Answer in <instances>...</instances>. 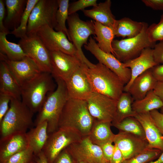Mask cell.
I'll list each match as a JSON object with an SVG mask.
<instances>
[{"label": "cell", "mask_w": 163, "mask_h": 163, "mask_svg": "<svg viewBox=\"0 0 163 163\" xmlns=\"http://www.w3.org/2000/svg\"><path fill=\"white\" fill-rule=\"evenodd\" d=\"M95 32L94 39L99 48L103 51L114 56L112 43L115 36L112 28L94 21Z\"/></svg>", "instance_id": "f1b7e54d"}, {"label": "cell", "mask_w": 163, "mask_h": 163, "mask_svg": "<svg viewBox=\"0 0 163 163\" xmlns=\"http://www.w3.org/2000/svg\"><path fill=\"white\" fill-rule=\"evenodd\" d=\"M78 163H88L84 161H81L78 162Z\"/></svg>", "instance_id": "11a10c76"}, {"label": "cell", "mask_w": 163, "mask_h": 163, "mask_svg": "<svg viewBox=\"0 0 163 163\" xmlns=\"http://www.w3.org/2000/svg\"><path fill=\"white\" fill-rule=\"evenodd\" d=\"M162 151L155 149H148L134 156L124 160L122 163H149L157 159Z\"/></svg>", "instance_id": "d590c367"}, {"label": "cell", "mask_w": 163, "mask_h": 163, "mask_svg": "<svg viewBox=\"0 0 163 163\" xmlns=\"http://www.w3.org/2000/svg\"><path fill=\"white\" fill-rule=\"evenodd\" d=\"M0 92L21 100V86L13 77L4 61L0 62Z\"/></svg>", "instance_id": "cb8c5ba5"}, {"label": "cell", "mask_w": 163, "mask_h": 163, "mask_svg": "<svg viewBox=\"0 0 163 163\" xmlns=\"http://www.w3.org/2000/svg\"><path fill=\"white\" fill-rule=\"evenodd\" d=\"M36 34L50 52L59 51L77 56L75 48L63 32L56 31L46 25L38 29Z\"/></svg>", "instance_id": "7c38bea8"}, {"label": "cell", "mask_w": 163, "mask_h": 163, "mask_svg": "<svg viewBox=\"0 0 163 163\" xmlns=\"http://www.w3.org/2000/svg\"><path fill=\"white\" fill-rule=\"evenodd\" d=\"M163 107V102L153 90L149 92L142 99L134 101L132 105L133 109L136 114L149 112Z\"/></svg>", "instance_id": "4dcf8cb0"}, {"label": "cell", "mask_w": 163, "mask_h": 163, "mask_svg": "<svg viewBox=\"0 0 163 163\" xmlns=\"http://www.w3.org/2000/svg\"><path fill=\"white\" fill-rule=\"evenodd\" d=\"M0 60L5 63L21 86L42 72L34 61L28 56L20 61H14L9 59L0 53Z\"/></svg>", "instance_id": "2e32d148"}, {"label": "cell", "mask_w": 163, "mask_h": 163, "mask_svg": "<svg viewBox=\"0 0 163 163\" xmlns=\"http://www.w3.org/2000/svg\"><path fill=\"white\" fill-rule=\"evenodd\" d=\"M83 137L77 131L67 128H59L49 134L42 150L48 163H51L63 150L80 141Z\"/></svg>", "instance_id": "9c48e42d"}, {"label": "cell", "mask_w": 163, "mask_h": 163, "mask_svg": "<svg viewBox=\"0 0 163 163\" xmlns=\"http://www.w3.org/2000/svg\"><path fill=\"white\" fill-rule=\"evenodd\" d=\"M160 112L161 113L163 114V107L160 108Z\"/></svg>", "instance_id": "f5cc1de1"}, {"label": "cell", "mask_w": 163, "mask_h": 163, "mask_svg": "<svg viewBox=\"0 0 163 163\" xmlns=\"http://www.w3.org/2000/svg\"><path fill=\"white\" fill-rule=\"evenodd\" d=\"M113 126L119 131L130 133L147 139L143 126L134 117L125 118L120 122Z\"/></svg>", "instance_id": "d6a6232c"}, {"label": "cell", "mask_w": 163, "mask_h": 163, "mask_svg": "<svg viewBox=\"0 0 163 163\" xmlns=\"http://www.w3.org/2000/svg\"><path fill=\"white\" fill-rule=\"evenodd\" d=\"M151 69L154 76L157 81H163V64L156 66Z\"/></svg>", "instance_id": "c3c4849f"}, {"label": "cell", "mask_w": 163, "mask_h": 163, "mask_svg": "<svg viewBox=\"0 0 163 163\" xmlns=\"http://www.w3.org/2000/svg\"><path fill=\"white\" fill-rule=\"evenodd\" d=\"M134 117L141 123L144 129L150 149L163 150V136L154 122L150 112L137 114Z\"/></svg>", "instance_id": "44dd1931"}, {"label": "cell", "mask_w": 163, "mask_h": 163, "mask_svg": "<svg viewBox=\"0 0 163 163\" xmlns=\"http://www.w3.org/2000/svg\"><path fill=\"white\" fill-rule=\"evenodd\" d=\"M7 35L6 33L0 32V53L14 61H20L28 56L18 44L7 40Z\"/></svg>", "instance_id": "1f68e13d"}, {"label": "cell", "mask_w": 163, "mask_h": 163, "mask_svg": "<svg viewBox=\"0 0 163 163\" xmlns=\"http://www.w3.org/2000/svg\"><path fill=\"white\" fill-rule=\"evenodd\" d=\"M35 161L37 163H48L46 156L42 151L39 153L34 155Z\"/></svg>", "instance_id": "f907efd6"}, {"label": "cell", "mask_w": 163, "mask_h": 163, "mask_svg": "<svg viewBox=\"0 0 163 163\" xmlns=\"http://www.w3.org/2000/svg\"><path fill=\"white\" fill-rule=\"evenodd\" d=\"M111 122L95 120L88 136L94 144L100 147L108 142H113L115 135L112 131Z\"/></svg>", "instance_id": "4316f807"}, {"label": "cell", "mask_w": 163, "mask_h": 163, "mask_svg": "<svg viewBox=\"0 0 163 163\" xmlns=\"http://www.w3.org/2000/svg\"><path fill=\"white\" fill-rule=\"evenodd\" d=\"M82 66L93 92L118 100L125 84L117 74L99 62L91 68Z\"/></svg>", "instance_id": "6da1fadb"}, {"label": "cell", "mask_w": 163, "mask_h": 163, "mask_svg": "<svg viewBox=\"0 0 163 163\" xmlns=\"http://www.w3.org/2000/svg\"></svg>", "instance_id": "6f0895ef"}, {"label": "cell", "mask_w": 163, "mask_h": 163, "mask_svg": "<svg viewBox=\"0 0 163 163\" xmlns=\"http://www.w3.org/2000/svg\"><path fill=\"white\" fill-rule=\"evenodd\" d=\"M28 147L26 133H16L1 138L0 163H2L13 155Z\"/></svg>", "instance_id": "ffe728a7"}, {"label": "cell", "mask_w": 163, "mask_h": 163, "mask_svg": "<svg viewBox=\"0 0 163 163\" xmlns=\"http://www.w3.org/2000/svg\"><path fill=\"white\" fill-rule=\"evenodd\" d=\"M69 41L72 42L77 51V56L82 63L90 68L95 64L90 62L84 55L82 47L87 43L91 35L95 36L94 22L92 20H82L76 13L69 15L67 20Z\"/></svg>", "instance_id": "8992f818"}, {"label": "cell", "mask_w": 163, "mask_h": 163, "mask_svg": "<svg viewBox=\"0 0 163 163\" xmlns=\"http://www.w3.org/2000/svg\"><path fill=\"white\" fill-rule=\"evenodd\" d=\"M147 7L154 10L163 11V0H142Z\"/></svg>", "instance_id": "bcb514c9"}, {"label": "cell", "mask_w": 163, "mask_h": 163, "mask_svg": "<svg viewBox=\"0 0 163 163\" xmlns=\"http://www.w3.org/2000/svg\"><path fill=\"white\" fill-rule=\"evenodd\" d=\"M11 98L7 94L0 92V122L9 109L8 104Z\"/></svg>", "instance_id": "ab89813d"}, {"label": "cell", "mask_w": 163, "mask_h": 163, "mask_svg": "<svg viewBox=\"0 0 163 163\" xmlns=\"http://www.w3.org/2000/svg\"><path fill=\"white\" fill-rule=\"evenodd\" d=\"M5 1L0 0V32L10 34L9 30L5 27L4 24L5 14Z\"/></svg>", "instance_id": "f6af8a7d"}, {"label": "cell", "mask_w": 163, "mask_h": 163, "mask_svg": "<svg viewBox=\"0 0 163 163\" xmlns=\"http://www.w3.org/2000/svg\"><path fill=\"white\" fill-rule=\"evenodd\" d=\"M105 163H111L110 162V161H108V162H106Z\"/></svg>", "instance_id": "9f6ffc18"}, {"label": "cell", "mask_w": 163, "mask_h": 163, "mask_svg": "<svg viewBox=\"0 0 163 163\" xmlns=\"http://www.w3.org/2000/svg\"><path fill=\"white\" fill-rule=\"evenodd\" d=\"M113 142L121 151L124 160L149 148L147 139L122 131L115 134Z\"/></svg>", "instance_id": "e0dca14e"}, {"label": "cell", "mask_w": 163, "mask_h": 163, "mask_svg": "<svg viewBox=\"0 0 163 163\" xmlns=\"http://www.w3.org/2000/svg\"><path fill=\"white\" fill-rule=\"evenodd\" d=\"M101 63L117 74L125 85L130 81L131 76L130 69L124 66L123 62L111 53H105L101 50L94 39L90 37L87 43L84 45Z\"/></svg>", "instance_id": "8fae6325"}, {"label": "cell", "mask_w": 163, "mask_h": 163, "mask_svg": "<svg viewBox=\"0 0 163 163\" xmlns=\"http://www.w3.org/2000/svg\"><path fill=\"white\" fill-rule=\"evenodd\" d=\"M144 22H139L125 17L115 21L112 29L115 36L131 38L136 36L141 31Z\"/></svg>", "instance_id": "83f0119b"}, {"label": "cell", "mask_w": 163, "mask_h": 163, "mask_svg": "<svg viewBox=\"0 0 163 163\" xmlns=\"http://www.w3.org/2000/svg\"><path fill=\"white\" fill-rule=\"evenodd\" d=\"M18 44L24 52L32 59L42 72L51 73L50 51L36 34L20 39Z\"/></svg>", "instance_id": "30bf717a"}, {"label": "cell", "mask_w": 163, "mask_h": 163, "mask_svg": "<svg viewBox=\"0 0 163 163\" xmlns=\"http://www.w3.org/2000/svg\"><path fill=\"white\" fill-rule=\"evenodd\" d=\"M111 5V0H107L97 4L91 9L82 11L86 16L112 29L116 20L112 13Z\"/></svg>", "instance_id": "603a6c76"}, {"label": "cell", "mask_w": 163, "mask_h": 163, "mask_svg": "<svg viewBox=\"0 0 163 163\" xmlns=\"http://www.w3.org/2000/svg\"><path fill=\"white\" fill-rule=\"evenodd\" d=\"M153 90L163 102V81H157Z\"/></svg>", "instance_id": "681fc988"}, {"label": "cell", "mask_w": 163, "mask_h": 163, "mask_svg": "<svg viewBox=\"0 0 163 163\" xmlns=\"http://www.w3.org/2000/svg\"><path fill=\"white\" fill-rule=\"evenodd\" d=\"M39 0H27L26 8L22 16L19 26L10 34L17 38H22L27 35V28L31 12Z\"/></svg>", "instance_id": "e575fe53"}, {"label": "cell", "mask_w": 163, "mask_h": 163, "mask_svg": "<svg viewBox=\"0 0 163 163\" xmlns=\"http://www.w3.org/2000/svg\"><path fill=\"white\" fill-rule=\"evenodd\" d=\"M114 150L110 161L111 163H122L124 159L121 151L115 145Z\"/></svg>", "instance_id": "7dc6e473"}, {"label": "cell", "mask_w": 163, "mask_h": 163, "mask_svg": "<svg viewBox=\"0 0 163 163\" xmlns=\"http://www.w3.org/2000/svg\"><path fill=\"white\" fill-rule=\"evenodd\" d=\"M29 147L33 151L34 155L42 151L48 138L47 123L45 121L31 128L26 133Z\"/></svg>", "instance_id": "484cf974"}, {"label": "cell", "mask_w": 163, "mask_h": 163, "mask_svg": "<svg viewBox=\"0 0 163 163\" xmlns=\"http://www.w3.org/2000/svg\"><path fill=\"white\" fill-rule=\"evenodd\" d=\"M112 143H107L100 146L104 158L108 161H110L114 150L115 145Z\"/></svg>", "instance_id": "ee69618b"}, {"label": "cell", "mask_w": 163, "mask_h": 163, "mask_svg": "<svg viewBox=\"0 0 163 163\" xmlns=\"http://www.w3.org/2000/svg\"><path fill=\"white\" fill-rule=\"evenodd\" d=\"M149 163H163V150L159 157L156 160Z\"/></svg>", "instance_id": "816d5d0a"}, {"label": "cell", "mask_w": 163, "mask_h": 163, "mask_svg": "<svg viewBox=\"0 0 163 163\" xmlns=\"http://www.w3.org/2000/svg\"><path fill=\"white\" fill-rule=\"evenodd\" d=\"M97 1L96 0H79L69 4V15L76 13L79 10L82 11L87 7L94 6L97 4Z\"/></svg>", "instance_id": "f35d334b"}, {"label": "cell", "mask_w": 163, "mask_h": 163, "mask_svg": "<svg viewBox=\"0 0 163 163\" xmlns=\"http://www.w3.org/2000/svg\"><path fill=\"white\" fill-rule=\"evenodd\" d=\"M34 152L29 147L13 155L2 163H27L32 160Z\"/></svg>", "instance_id": "74e56055"}, {"label": "cell", "mask_w": 163, "mask_h": 163, "mask_svg": "<svg viewBox=\"0 0 163 163\" xmlns=\"http://www.w3.org/2000/svg\"><path fill=\"white\" fill-rule=\"evenodd\" d=\"M51 163H78L72 157L67 148L58 155Z\"/></svg>", "instance_id": "60d3db41"}, {"label": "cell", "mask_w": 163, "mask_h": 163, "mask_svg": "<svg viewBox=\"0 0 163 163\" xmlns=\"http://www.w3.org/2000/svg\"><path fill=\"white\" fill-rule=\"evenodd\" d=\"M147 33L149 40L152 43H155L157 41L163 40V14L158 23H153L148 27Z\"/></svg>", "instance_id": "8d00e7d4"}, {"label": "cell", "mask_w": 163, "mask_h": 163, "mask_svg": "<svg viewBox=\"0 0 163 163\" xmlns=\"http://www.w3.org/2000/svg\"><path fill=\"white\" fill-rule=\"evenodd\" d=\"M34 113L21 100L12 97L9 109L0 122L1 138L18 133H26L34 123Z\"/></svg>", "instance_id": "5b68a950"}, {"label": "cell", "mask_w": 163, "mask_h": 163, "mask_svg": "<svg viewBox=\"0 0 163 163\" xmlns=\"http://www.w3.org/2000/svg\"><path fill=\"white\" fill-rule=\"evenodd\" d=\"M27 163H37L35 161H34L32 160L28 162Z\"/></svg>", "instance_id": "db71d44e"}, {"label": "cell", "mask_w": 163, "mask_h": 163, "mask_svg": "<svg viewBox=\"0 0 163 163\" xmlns=\"http://www.w3.org/2000/svg\"><path fill=\"white\" fill-rule=\"evenodd\" d=\"M52 66L51 74L55 79L66 82L81 66L82 63L75 55L59 51L50 52Z\"/></svg>", "instance_id": "4fadbf2b"}, {"label": "cell", "mask_w": 163, "mask_h": 163, "mask_svg": "<svg viewBox=\"0 0 163 163\" xmlns=\"http://www.w3.org/2000/svg\"><path fill=\"white\" fill-rule=\"evenodd\" d=\"M157 82L151 69H149L135 79L127 92L130 94L134 101L142 99L149 92L153 90Z\"/></svg>", "instance_id": "7402d4cb"}, {"label": "cell", "mask_w": 163, "mask_h": 163, "mask_svg": "<svg viewBox=\"0 0 163 163\" xmlns=\"http://www.w3.org/2000/svg\"><path fill=\"white\" fill-rule=\"evenodd\" d=\"M27 0H5L7 15L4 24L7 29L13 30L19 25Z\"/></svg>", "instance_id": "d4e9b609"}, {"label": "cell", "mask_w": 163, "mask_h": 163, "mask_svg": "<svg viewBox=\"0 0 163 163\" xmlns=\"http://www.w3.org/2000/svg\"><path fill=\"white\" fill-rule=\"evenodd\" d=\"M69 152L77 162L105 163L101 147L92 142L89 136L83 137L79 141L67 147Z\"/></svg>", "instance_id": "9a60e30c"}, {"label": "cell", "mask_w": 163, "mask_h": 163, "mask_svg": "<svg viewBox=\"0 0 163 163\" xmlns=\"http://www.w3.org/2000/svg\"><path fill=\"white\" fill-rule=\"evenodd\" d=\"M55 86L51 73L41 72L21 86V101L34 113L38 112Z\"/></svg>", "instance_id": "277c9868"}, {"label": "cell", "mask_w": 163, "mask_h": 163, "mask_svg": "<svg viewBox=\"0 0 163 163\" xmlns=\"http://www.w3.org/2000/svg\"><path fill=\"white\" fill-rule=\"evenodd\" d=\"M86 101L89 111L95 120L113 121L117 101L93 92Z\"/></svg>", "instance_id": "5bb4252c"}, {"label": "cell", "mask_w": 163, "mask_h": 163, "mask_svg": "<svg viewBox=\"0 0 163 163\" xmlns=\"http://www.w3.org/2000/svg\"><path fill=\"white\" fill-rule=\"evenodd\" d=\"M58 2L59 8L56 14V25L54 29L56 31L63 32L66 35L69 40L68 28L66 25V21H67L69 16L68 7L69 0H58Z\"/></svg>", "instance_id": "836d02e7"}, {"label": "cell", "mask_w": 163, "mask_h": 163, "mask_svg": "<svg viewBox=\"0 0 163 163\" xmlns=\"http://www.w3.org/2000/svg\"><path fill=\"white\" fill-rule=\"evenodd\" d=\"M94 121L89 111L86 101L69 98L59 118V128L71 129L83 137L88 136Z\"/></svg>", "instance_id": "3957f363"}, {"label": "cell", "mask_w": 163, "mask_h": 163, "mask_svg": "<svg viewBox=\"0 0 163 163\" xmlns=\"http://www.w3.org/2000/svg\"><path fill=\"white\" fill-rule=\"evenodd\" d=\"M57 85L56 89L49 92L35 120V126L45 121L47 123L48 134L57 130L59 118L63 107L69 98L65 82L55 79Z\"/></svg>", "instance_id": "7a4b0ae2"}, {"label": "cell", "mask_w": 163, "mask_h": 163, "mask_svg": "<svg viewBox=\"0 0 163 163\" xmlns=\"http://www.w3.org/2000/svg\"><path fill=\"white\" fill-rule=\"evenodd\" d=\"M147 23L144 22L141 32L136 36L120 40H113L112 47L115 56L124 63L138 56L147 48H154L155 43L149 40L147 33Z\"/></svg>", "instance_id": "52a82bcc"}, {"label": "cell", "mask_w": 163, "mask_h": 163, "mask_svg": "<svg viewBox=\"0 0 163 163\" xmlns=\"http://www.w3.org/2000/svg\"><path fill=\"white\" fill-rule=\"evenodd\" d=\"M153 49L155 62L158 65L163 64V40L155 44Z\"/></svg>", "instance_id": "b9f144b4"}, {"label": "cell", "mask_w": 163, "mask_h": 163, "mask_svg": "<svg viewBox=\"0 0 163 163\" xmlns=\"http://www.w3.org/2000/svg\"><path fill=\"white\" fill-rule=\"evenodd\" d=\"M58 8V0H39L30 16L27 35L36 34L38 29L46 25L54 29Z\"/></svg>", "instance_id": "ba28073f"}, {"label": "cell", "mask_w": 163, "mask_h": 163, "mask_svg": "<svg viewBox=\"0 0 163 163\" xmlns=\"http://www.w3.org/2000/svg\"><path fill=\"white\" fill-rule=\"evenodd\" d=\"M150 113L154 122L163 136V114L157 110H152Z\"/></svg>", "instance_id": "7bdbcfd3"}, {"label": "cell", "mask_w": 163, "mask_h": 163, "mask_svg": "<svg viewBox=\"0 0 163 163\" xmlns=\"http://www.w3.org/2000/svg\"><path fill=\"white\" fill-rule=\"evenodd\" d=\"M134 100L128 92H123L117 101L116 113L112 125L118 123L129 117L137 114L133 110L132 105Z\"/></svg>", "instance_id": "f546056e"}, {"label": "cell", "mask_w": 163, "mask_h": 163, "mask_svg": "<svg viewBox=\"0 0 163 163\" xmlns=\"http://www.w3.org/2000/svg\"><path fill=\"white\" fill-rule=\"evenodd\" d=\"M82 64L65 82L69 98L86 101L93 91Z\"/></svg>", "instance_id": "ac0fdd59"}, {"label": "cell", "mask_w": 163, "mask_h": 163, "mask_svg": "<svg viewBox=\"0 0 163 163\" xmlns=\"http://www.w3.org/2000/svg\"><path fill=\"white\" fill-rule=\"evenodd\" d=\"M123 63L124 67L130 69L131 73L130 81L124 87V91L126 92H128L131 85L136 77L158 65L154 60L153 49L149 47L143 49L137 57Z\"/></svg>", "instance_id": "d6986e66"}]
</instances>
